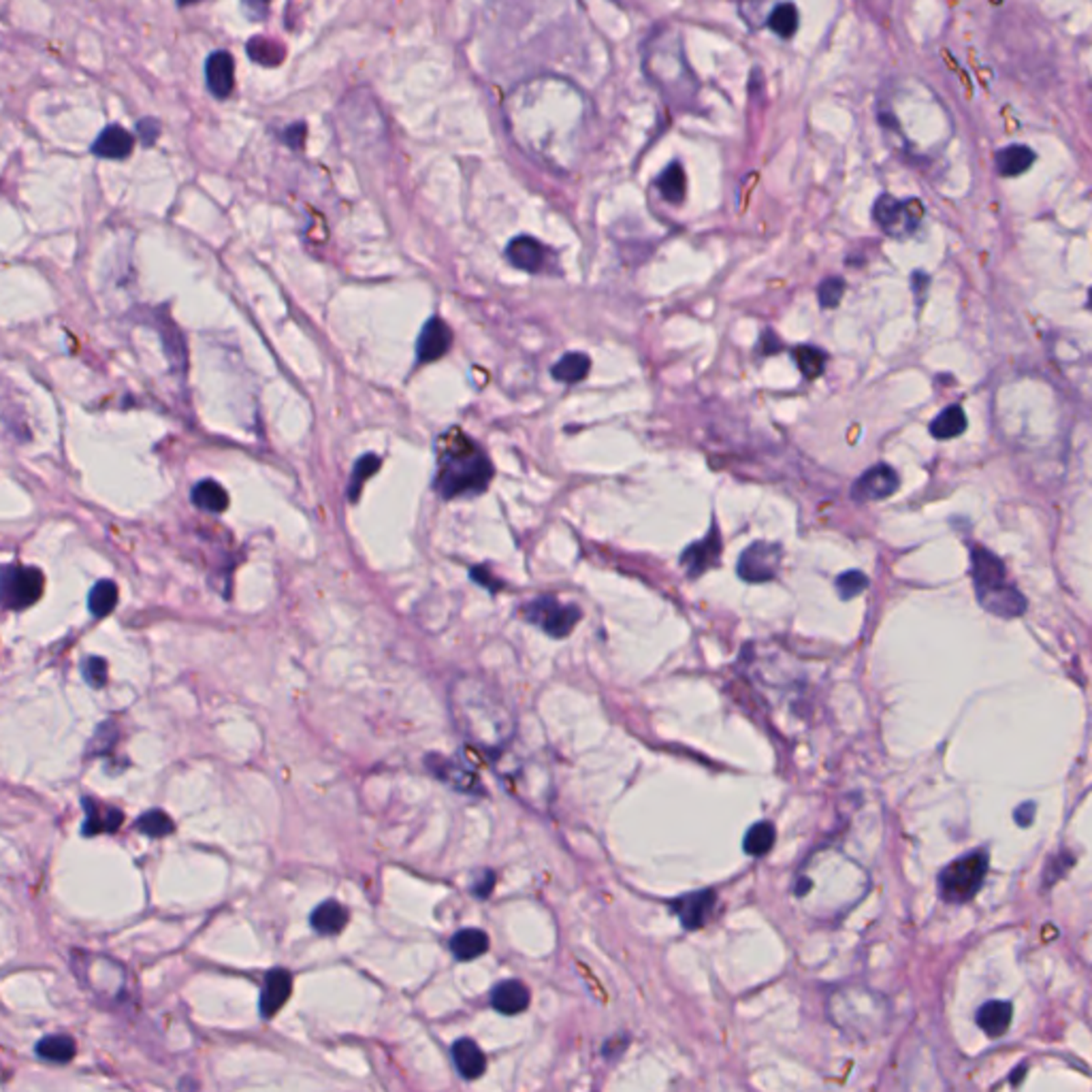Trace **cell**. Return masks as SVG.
Returning a JSON list of instances; mask_svg holds the SVG:
<instances>
[{
    "mask_svg": "<svg viewBox=\"0 0 1092 1092\" xmlns=\"http://www.w3.org/2000/svg\"><path fill=\"white\" fill-rule=\"evenodd\" d=\"M567 84L561 79H534L516 88L506 100V118L516 143L536 159L555 156L564 151V129L570 120H564V103Z\"/></svg>",
    "mask_w": 1092,
    "mask_h": 1092,
    "instance_id": "1",
    "label": "cell"
},
{
    "mask_svg": "<svg viewBox=\"0 0 1092 1092\" xmlns=\"http://www.w3.org/2000/svg\"><path fill=\"white\" fill-rule=\"evenodd\" d=\"M491 476L494 465L474 440L465 438L459 429H452L440 440L433 487L442 497L452 500V497L483 494Z\"/></svg>",
    "mask_w": 1092,
    "mask_h": 1092,
    "instance_id": "2",
    "label": "cell"
},
{
    "mask_svg": "<svg viewBox=\"0 0 1092 1092\" xmlns=\"http://www.w3.org/2000/svg\"><path fill=\"white\" fill-rule=\"evenodd\" d=\"M826 1014L838 1031L862 1041L879 1037L889 1026L888 999L864 986L837 988L826 1001Z\"/></svg>",
    "mask_w": 1092,
    "mask_h": 1092,
    "instance_id": "3",
    "label": "cell"
},
{
    "mask_svg": "<svg viewBox=\"0 0 1092 1092\" xmlns=\"http://www.w3.org/2000/svg\"><path fill=\"white\" fill-rule=\"evenodd\" d=\"M454 717L465 736L478 741L483 747L502 744L513 730V722L504 706L495 704L489 692L476 681H463L454 687Z\"/></svg>",
    "mask_w": 1092,
    "mask_h": 1092,
    "instance_id": "4",
    "label": "cell"
},
{
    "mask_svg": "<svg viewBox=\"0 0 1092 1092\" xmlns=\"http://www.w3.org/2000/svg\"><path fill=\"white\" fill-rule=\"evenodd\" d=\"M971 580L977 602L990 615L1015 619L1026 610V598L1009 580L1005 566L983 546L971 548Z\"/></svg>",
    "mask_w": 1092,
    "mask_h": 1092,
    "instance_id": "5",
    "label": "cell"
},
{
    "mask_svg": "<svg viewBox=\"0 0 1092 1092\" xmlns=\"http://www.w3.org/2000/svg\"><path fill=\"white\" fill-rule=\"evenodd\" d=\"M988 873L986 851H971L948 864L939 875V894L948 902H967L980 892Z\"/></svg>",
    "mask_w": 1092,
    "mask_h": 1092,
    "instance_id": "6",
    "label": "cell"
},
{
    "mask_svg": "<svg viewBox=\"0 0 1092 1092\" xmlns=\"http://www.w3.org/2000/svg\"><path fill=\"white\" fill-rule=\"evenodd\" d=\"M924 203L920 199H896L892 194H881L875 201L873 218L886 235L894 239L911 237L924 220Z\"/></svg>",
    "mask_w": 1092,
    "mask_h": 1092,
    "instance_id": "7",
    "label": "cell"
},
{
    "mask_svg": "<svg viewBox=\"0 0 1092 1092\" xmlns=\"http://www.w3.org/2000/svg\"><path fill=\"white\" fill-rule=\"evenodd\" d=\"M41 593L43 574L36 567L7 566L0 570V604L5 608H28L41 598Z\"/></svg>",
    "mask_w": 1092,
    "mask_h": 1092,
    "instance_id": "8",
    "label": "cell"
},
{
    "mask_svg": "<svg viewBox=\"0 0 1092 1092\" xmlns=\"http://www.w3.org/2000/svg\"><path fill=\"white\" fill-rule=\"evenodd\" d=\"M523 617H525L529 623H534V626L545 629L548 636L564 639V636L570 634L574 626H577V621L580 619V610L577 606L561 604L555 598H538L523 608Z\"/></svg>",
    "mask_w": 1092,
    "mask_h": 1092,
    "instance_id": "9",
    "label": "cell"
},
{
    "mask_svg": "<svg viewBox=\"0 0 1092 1092\" xmlns=\"http://www.w3.org/2000/svg\"><path fill=\"white\" fill-rule=\"evenodd\" d=\"M781 559H784L781 546L757 540L744 548L741 559H738V577L747 580V583H766V580L776 577Z\"/></svg>",
    "mask_w": 1092,
    "mask_h": 1092,
    "instance_id": "10",
    "label": "cell"
},
{
    "mask_svg": "<svg viewBox=\"0 0 1092 1092\" xmlns=\"http://www.w3.org/2000/svg\"><path fill=\"white\" fill-rule=\"evenodd\" d=\"M900 487V478L892 467L886 463H877L870 470L858 478L851 487V497L856 502H879L886 497L894 495Z\"/></svg>",
    "mask_w": 1092,
    "mask_h": 1092,
    "instance_id": "11",
    "label": "cell"
},
{
    "mask_svg": "<svg viewBox=\"0 0 1092 1092\" xmlns=\"http://www.w3.org/2000/svg\"><path fill=\"white\" fill-rule=\"evenodd\" d=\"M715 900L717 896L712 889H702V892L679 896L677 900L671 902V909L679 918L681 926L687 928V931H696V928H702L706 920L711 918L712 909H715Z\"/></svg>",
    "mask_w": 1092,
    "mask_h": 1092,
    "instance_id": "12",
    "label": "cell"
},
{
    "mask_svg": "<svg viewBox=\"0 0 1092 1092\" xmlns=\"http://www.w3.org/2000/svg\"><path fill=\"white\" fill-rule=\"evenodd\" d=\"M452 344V333L448 329V325L444 323L442 318H429L425 327H422L421 336H419V344H416V357H419V363H433L442 359L451 348Z\"/></svg>",
    "mask_w": 1092,
    "mask_h": 1092,
    "instance_id": "13",
    "label": "cell"
},
{
    "mask_svg": "<svg viewBox=\"0 0 1092 1092\" xmlns=\"http://www.w3.org/2000/svg\"><path fill=\"white\" fill-rule=\"evenodd\" d=\"M719 553H722V540H719L717 529L712 527L702 542H696L681 555V566H685L690 577H700V574L717 564Z\"/></svg>",
    "mask_w": 1092,
    "mask_h": 1092,
    "instance_id": "14",
    "label": "cell"
},
{
    "mask_svg": "<svg viewBox=\"0 0 1092 1092\" xmlns=\"http://www.w3.org/2000/svg\"><path fill=\"white\" fill-rule=\"evenodd\" d=\"M207 88L216 99H226L235 86V62L229 52H213L205 62Z\"/></svg>",
    "mask_w": 1092,
    "mask_h": 1092,
    "instance_id": "15",
    "label": "cell"
},
{
    "mask_svg": "<svg viewBox=\"0 0 1092 1092\" xmlns=\"http://www.w3.org/2000/svg\"><path fill=\"white\" fill-rule=\"evenodd\" d=\"M290 993H293V977H290L288 971H269L261 993V1014L265 1018H271V1015L280 1012L284 1003L288 1001Z\"/></svg>",
    "mask_w": 1092,
    "mask_h": 1092,
    "instance_id": "16",
    "label": "cell"
},
{
    "mask_svg": "<svg viewBox=\"0 0 1092 1092\" xmlns=\"http://www.w3.org/2000/svg\"><path fill=\"white\" fill-rule=\"evenodd\" d=\"M132 148H135V137L126 129H122V126L111 124L97 137V141L92 145V151L99 159L122 161L129 159Z\"/></svg>",
    "mask_w": 1092,
    "mask_h": 1092,
    "instance_id": "17",
    "label": "cell"
},
{
    "mask_svg": "<svg viewBox=\"0 0 1092 1092\" xmlns=\"http://www.w3.org/2000/svg\"><path fill=\"white\" fill-rule=\"evenodd\" d=\"M529 990L523 982L519 980H508V982H502L497 983L494 988V993H491V1005H494L497 1012L504 1014V1015H516L521 1012H525L527 1005H529Z\"/></svg>",
    "mask_w": 1092,
    "mask_h": 1092,
    "instance_id": "18",
    "label": "cell"
},
{
    "mask_svg": "<svg viewBox=\"0 0 1092 1092\" xmlns=\"http://www.w3.org/2000/svg\"><path fill=\"white\" fill-rule=\"evenodd\" d=\"M506 256L515 267L529 271V274H538V271L545 267L546 250L545 245L538 244L532 237H516L508 244Z\"/></svg>",
    "mask_w": 1092,
    "mask_h": 1092,
    "instance_id": "19",
    "label": "cell"
},
{
    "mask_svg": "<svg viewBox=\"0 0 1092 1092\" xmlns=\"http://www.w3.org/2000/svg\"><path fill=\"white\" fill-rule=\"evenodd\" d=\"M1037 161V154L1026 145L1014 143L1007 148H1001L994 156V167L1001 178H1018L1024 172H1028Z\"/></svg>",
    "mask_w": 1092,
    "mask_h": 1092,
    "instance_id": "20",
    "label": "cell"
},
{
    "mask_svg": "<svg viewBox=\"0 0 1092 1092\" xmlns=\"http://www.w3.org/2000/svg\"><path fill=\"white\" fill-rule=\"evenodd\" d=\"M451 1054L454 1066H457V1071L465 1079H478L484 1073V1069H487V1058H484V1054L481 1047H478L476 1041L467 1037L454 1041Z\"/></svg>",
    "mask_w": 1092,
    "mask_h": 1092,
    "instance_id": "21",
    "label": "cell"
},
{
    "mask_svg": "<svg viewBox=\"0 0 1092 1092\" xmlns=\"http://www.w3.org/2000/svg\"><path fill=\"white\" fill-rule=\"evenodd\" d=\"M1012 1014L1014 1009L1005 1001L983 1003L980 1012H977V1024H980V1028L988 1037H1001V1035L1007 1033L1009 1024H1012Z\"/></svg>",
    "mask_w": 1092,
    "mask_h": 1092,
    "instance_id": "22",
    "label": "cell"
},
{
    "mask_svg": "<svg viewBox=\"0 0 1092 1092\" xmlns=\"http://www.w3.org/2000/svg\"><path fill=\"white\" fill-rule=\"evenodd\" d=\"M489 950V937L478 928H463V931L454 932L451 939V952L452 956L461 962L476 961Z\"/></svg>",
    "mask_w": 1092,
    "mask_h": 1092,
    "instance_id": "23",
    "label": "cell"
},
{
    "mask_svg": "<svg viewBox=\"0 0 1092 1092\" xmlns=\"http://www.w3.org/2000/svg\"><path fill=\"white\" fill-rule=\"evenodd\" d=\"M312 928L320 934H338L348 924V911L338 900H325L312 911Z\"/></svg>",
    "mask_w": 1092,
    "mask_h": 1092,
    "instance_id": "24",
    "label": "cell"
},
{
    "mask_svg": "<svg viewBox=\"0 0 1092 1092\" xmlns=\"http://www.w3.org/2000/svg\"><path fill=\"white\" fill-rule=\"evenodd\" d=\"M75 1054H78V1045L68 1035H47L36 1044V1056L54 1065L71 1063Z\"/></svg>",
    "mask_w": 1092,
    "mask_h": 1092,
    "instance_id": "25",
    "label": "cell"
},
{
    "mask_svg": "<svg viewBox=\"0 0 1092 1092\" xmlns=\"http://www.w3.org/2000/svg\"><path fill=\"white\" fill-rule=\"evenodd\" d=\"M84 806L88 809V819L84 824L86 837H94L99 832H116L122 826L124 816L118 809H107L94 800H84Z\"/></svg>",
    "mask_w": 1092,
    "mask_h": 1092,
    "instance_id": "26",
    "label": "cell"
},
{
    "mask_svg": "<svg viewBox=\"0 0 1092 1092\" xmlns=\"http://www.w3.org/2000/svg\"><path fill=\"white\" fill-rule=\"evenodd\" d=\"M655 186H658L660 194L668 201V203H672V205L683 203L685 192H687V178H685L683 167H681V162L679 161L671 162V165H668L664 172L660 173Z\"/></svg>",
    "mask_w": 1092,
    "mask_h": 1092,
    "instance_id": "27",
    "label": "cell"
},
{
    "mask_svg": "<svg viewBox=\"0 0 1092 1092\" xmlns=\"http://www.w3.org/2000/svg\"><path fill=\"white\" fill-rule=\"evenodd\" d=\"M967 429V414L961 406H948L941 414L931 422V435L937 440H952L964 433Z\"/></svg>",
    "mask_w": 1092,
    "mask_h": 1092,
    "instance_id": "28",
    "label": "cell"
},
{
    "mask_svg": "<svg viewBox=\"0 0 1092 1092\" xmlns=\"http://www.w3.org/2000/svg\"><path fill=\"white\" fill-rule=\"evenodd\" d=\"M192 504L197 508L205 510V513L218 515L224 513L226 506H229V495H226V491L220 487L216 481H201L197 487L192 489Z\"/></svg>",
    "mask_w": 1092,
    "mask_h": 1092,
    "instance_id": "29",
    "label": "cell"
},
{
    "mask_svg": "<svg viewBox=\"0 0 1092 1092\" xmlns=\"http://www.w3.org/2000/svg\"><path fill=\"white\" fill-rule=\"evenodd\" d=\"M589 369H591L589 357L583 355V352H570V355H566L557 365H555V368L551 369V374L557 382L574 384V382L583 380V378L589 374Z\"/></svg>",
    "mask_w": 1092,
    "mask_h": 1092,
    "instance_id": "30",
    "label": "cell"
},
{
    "mask_svg": "<svg viewBox=\"0 0 1092 1092\" xmlns=\"http://www.w3.org/2000/svg\"><path fill=\"white\" fill-rule=\"evenodd\" d=\"M429 766H432V770L440 776V779H444L446 784L457 787V790L467 792V790H472V785H474V775H472L470 770H465L457 762L442 760V757H432V760H429Z\"/></svg>",
    "mask_w": 1092,
    "mask_h": 1092,
    "instance_id": "31",
    "label": "cell"
},
{
    "mask_svg": "<svg viewBox=\"0 0 1092 1092\" xmlns=\"http://www.w3.org/2000/svg\"><path fill=\"white\" fill-rule=\"evenodd\" d=\"M766 22H768V28L773 30L776 36H781V39H792V36L796 35L798 24H800L796 5H792V3L776 5V7L770 11Z\"/></svg>",
    "mask_w": 1092,
    "mask_h": 1092,
    "instance_id": "32",
    "label": "cell"
},
{
    "mask_svg": "<svg viewBox=\"0 0 1092 1092\" xmlns=\"http://www.w3.org/2000/svg\"><path fill=\"white\" fill-rule=\"evenodd\" d=\"M794 361H796L800 374L805 378H809V380H816L826 371V363H828V355L822 348H817V346H798L796 350H794Z\"/></svg>",
    "mask_w": 1092,
    "mask_h": 1092,
    "instance_id": "33",
    "label": "cell"
},
{
    "mask_svg": "<svg viewBox=\"0 0 1092 1092\" xmlns=\"http://www.w3.org/2000/svg\"><path fill=\"white\" fill-rule=\"evenodd\" d=\"M775 838H776L775 826L768 822H760V824L751 826V828L747 830V835H744V841H743V848L749 856L760 858V856H766L768 851L773 849Z\"/></svg>",
    "mask_w": 1092,
    "mask_h": 1092,
    "instance_id": "34",
    "label": "cell"
},
{
    "mask_svg": "<svg viewBox=\"0 0 1092 1092\" xmlns=\"http://www.w3.org/2000/svg\"><path fill=\"white\" fill-rule=\"evenodd\" d=\"M116 604H118L116 583H113V580H99V583L92 587L90 598H88V606H90L92 615L94 617L109 615V612L116 608Z\"/></svg>",
    "mask_w": 1092,
    "mask_h": 1092,
    "instance_id": "35",
    "label": "cell"
},
{
    "mask_svg": "<svg viewBox=\"0 0 1092 1092\" xmlns=\"http://www.w3.org/2000/svg\"><path fill=\"white\" fill-rule=\"evenodd\" d=\"M135 828L145 837L162 838V837L172 835V832L175 830V824H173V819L167 816V813L154 809V811L143 813V816L137 819Z\"/></svg>",
    "mask_w": 1092,
    "mask_h": 1092,
    "instance_id": "36",
    "label": "cell"
},
{
    "mask_svg": "<svg viewBox=\"0 0 1092 1092\" xmlns=\"http://www.w3.org/2000/svg\"><path fill=\"white\" fill-rule=\"evenodd\" d=\"M380 467V459L376 457V454H365L357 461L355 470H352V478H350V484H348V497L352 502L359 497V491H361L363 483L368 481V478L374 474V472Z\"/></svg>",
    "mask_w": 1092,
    "mask_h": 1092,
    "instance_id": "37",
    "label": "cell"
},
{
    "mask_svg": "<svg viewBox=\"0 0 1092 1092\" xmlns=\"http://www.w3.org/2000/svg\"><path fill=\"white\" fill-rule=\"evenodd\" d=\"M248 54L252 60L261 62V65H280L282 58H284V47L277 46L274 41H267V39H252L248 43Z\"/></svg>",
    "mask_w": 1092,
    "mask_h": 1092,
    "instance_id": "38",
    "label": "cell"
},
{
    "mask_svg": "<svg viewBox=\"0 0 1092 1092\" xmlns=\"http://www.w3.org/2000/svg\"><path fill=\"white\" fill-rule=\"evenodd\" d=\"M845 280L843 277H837V276H830L826 277V280L817 286V301L819 306L824 309H832L837 307L838 303H841L843 295H845Z\"/></svg>",
    "mask_w": 1092,
    "mask_h": 1092,
    "instance_id": "39",
    "label": "cell"
},
{
    "mask_svg": "<svg viewBox=\"0 0 1092 1092\" xmlns=\"http://www.w3.org/2000/svg\"><path fill=\"white\" fill-rule=\"evenodd\" d=\"M867 587H868V578L864 577L860 570H848L837 578L838 596H841L843 599H851V598L860 596Z\"/></svg>",
    "mask_w": 1092,
    "mask_h": 1092,
    "instance_id": "40",
    "label": "cell"
},
{
    "mask_svg": "<svg viewBox=\"0 0 1092 1092\" xmlns=\"http://www.w3.org/2000/svg\"><path fill=\"white\" fill-rule=\"evenodd\" d=\"M84 679L92 687H103L107 681V661L100 658H88L84 661Z\"/></svg>",
    "mask_w": 1092,
    "mask_h": 1092,
    "instance_id": "41",
    "label": "cell"
},
{
    "mask_svg": "<svg viewBox=\"0 0 1092 1092\" xmlns=\"http://www.w3.org/2000/svg\"><path fill=\"white\" fill-rule=\"evenodd\" d=\"M1071 864H1073V858L1069 854H1060L1056 858H1052L1050 864H1047V868H1045V886H1052L1058 877H1063L1065 870L1069 868Z\"/></svg>",
    "mask_w": 1092,
    "mask_h": 1092,
    "instance_id": "42",
    "label": "cell"
},
{
    "mask_svg": "<svg viewBox=\"0 0 1092 1092\" xmlns=\"http://www.w3.org/2000/svg\"><path fill=\"white\" fill-rule=\"evenodd\" d=\"M137 135L143 145H151L161 135V124L154 118H143L137 124Z\"/></svg>",
    "mask_w": 1092,
    "mask_h": 1092,
    "instance_id": "43",
    "label": "cell"
},
{
    "mask_svg": "<svg viewBox=\"0 0 1092 1092\" xmlns=\"http://www.w3.org/2000/svg\"><path fill=\"white\" fill-rule=\"evenodd\" d=\"M118 738V728L116 723H100V728L97 732V736H94V744L92 749L97 751H107L113 744V741Z\"/></svg>",
    "mask_w": 1092,
    "mask_h": 1092,
    "instance_id": "44",
    "label": "cell"
},
{
    "mask_svg": "<svg viewBox=\"0 0 1092 1092\" xmlns=\"http://www.w3.org/2000/svg\"><path fill=\"white\" fill-rule=\"evenodd\" d=\"M928 284H931V277L926 276V271H913L911 288H913V295H915V301H918V306H920V295H921V301H924Z\"/></svg>",
    "mask_w": 1092,
    "mask_h": 1092,
    "instance_id": "45",
    "label": "cell"
},
{
    "mask_svg": "<svg viewBox=\"0 0 1092 1092\" xmlns=\"http://www.w3.org/2000/svg\"><path fill=\"white\" fill-rule=\"evenodd\" d=\"M495 883V875L491 873V870H484L481 881H476L474 886H472V892H474L478 899H484V896L491 894V888H494Z\"/></svg>",
    "mask_w": 1092,
    "mask_h": 1092,
    "instance_id": "46",
    "label": "cell"
},
{
    "mask_svg": "<svg viewBox=\"0 0 1092 1092\" xmlns=\"http://www.w3.org/2000/svg\"><path fill=\"white\" fill-rule=\"evenodd\" d=\"M1014 817H1015V822H1018V826H1022V828L1031 826L1033 824V817H1035V803L1020 805L1018 809H1015Z\"/></svg>",
    "mask_w": 1092,
    "mask_h": 1092,
    "instance_id": "47",
    "label": "cell"
},
{
    "mask_svg": "<svg viewBox=\"0 0 1092 1092\" xmlns=\"http://www.w3.org/2000/svg\"><path fill=\"white\" fill-rule=\"evenodd\" d=\"M303 135H306V124H293L284 132V141H286L290 148H299L303 143Z\"/></svg>",
    "mask_w": 1092,
    "mask_h": 1092,
    "instance_id": "48",
    "label": "cell"
}]
</instances>
